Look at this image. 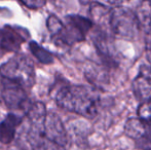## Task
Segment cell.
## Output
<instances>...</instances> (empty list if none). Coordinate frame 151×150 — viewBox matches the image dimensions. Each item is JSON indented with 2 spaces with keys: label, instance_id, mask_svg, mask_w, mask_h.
Returning <instances> with one entry per match:
<instances>
[{
  "label": "cell",
  "instance_id": "6da1fadb",
  "mask_svg": "<svg viewBox=\"0 0 151 150\" xmlns=\"http://www.w3.org/2000/svg\"><path fill=\"white\" fill-rule=\"evenodd\" d=\"M28 141L33 150H65L68 138L60 117L47 113L44 104L36 102L28 109Z\"/></svg>",
  "mask_w": 151,
  "mask_h": 150
},
{
  "label": "cell",
  "instance_id": "7a4b0ae2",
  "mask_svg": "<svg viewBox=\"0 0 151 150\" xmlns=\"http://www.w3.org/2000/svg\"><path fill=\"white\" fill-rule=\"evenodd\" d=\"M57 104L70 112L86 118H93L99 113V96L84 85H65L56 96Z\"/></svg>",
  "mask_w": 151,
  "mask_h": 150
},
{
  "label": "cell",
  "instance_id": "3957f363",
  "mask_svg": "<svg viewBox=\"0 0 151 150\" xmlns=\"http://www.w3.org/2000/svg\"><path fill=\"white\" fill-rule=\"evenodd\" d=\"M0 75L30 88L35 83V70L32 62L27 57L16 56L0 66Z\"/></svg>",
  "mask_w": 151,
  "mask_h": 150
},
{
  "label": "cell",
  "instance_id": "277c9868",
  "mask_svg": "<svg viewBox=\"0 0 151 150\" xmlns=\"http://www.w3.org/2000/svg\"><path fill=\"white\" fill-rule=\"evenodd\" d=\"M108 24L114 35L124 39L136 38L140 30L135 12L122 6H116L110 10Z\"/></svg>",
  "mask_w": 151,
  "mask_h": 150
},
{
  "label": "cell",
  "instance_id": "5b68a950",
  "mask_svg": "<svg viewBox=\"0 0 151 150\" xmlns=\"http://www.w3.org/2000/svg\"><path fill=\"white\" fill-rule=\"evenodd\" d=\"M1 98L10 110L24 109L28 102L26 88L18 82L3 77L1 81Z\"/></svg>",
  "mask_w": 151,
  "mask_h": 150
},
{
  "label": "cell",
  "instance_id": "8992f818",
  "mask_svg": "<svg viewBox=\"0 0 151 150\" xmlns=\"http://www.w3.org/2000/svg\"><path fill=\"white\" fill-rule=\"evenodd\" d=\"M133 90L139 101L151 98V65H142L133 80Z\"/></svg>",
  "mask_w": 151,
  "mask_h": 150
},
{
  "label": "cell",
  "instance_id": "52a82bcc",
  "mask_svg": "<svg viewBox=\"0 0 151 150\" xmlns=\"http://www.w3.org/2000/svg\"><path fill=\"white\" fill-rule=\"evenodd\" d=\"M25 40V34L18 28L5 26L0 30V50L3 52H17Z\"/></svg>",
  "mask_w": 151,
  "mask_h": 150
},
{
  "label": "cell",
  "instance_id": "ba28073f",
  "mask_svg": "<svg viewBox=\"0 0 151 150\" xmlns=\"http://www.w3.org/2000/svg\"><path fill=\"white\" fill-rule=\"evenodd\" d=\"M22 118L14 113H8L0 122V142L9 144L16 136L17 128L22 123Z\"/></svg>",
  "mask_w": 151,
  "mask_h": 150
},
{
  "label": "cell",
  "instance_id": "9c48e42d",
  "mask_svg": "<svg viewBox=\"0 0 151 150\" xmlns=\"http://www.w3.org/2000/svg\"><path fill=\"white\" fill-rule=\"evenodd\" d=\"M136 18L139 23L140 29L146 33L151 31V0H141L136 8Z\"/></svg>",
  "mask_w": 151,
  "mask_h": 150
},
{
  "label": "cell",
  "instance_id": "30bf717a",
  "mask_svg": "<svg viewBox=\"0 0 151 150\" xmlns=\"http://www.w3.org/2000/svg\"><path fill=\"white\" fill-rule=\"evenodd\" d=\"M146 126H147V123L141 120L139 117H133L127 120L123 130H124V134L129 138L137 141L143 136L146 130Z\"/></svg>",
  "mask_w": 151,
  "mask_h": 150
},
{
  "label": "cell",
  "instance_id": "8fae6325",
  "mask_svg": "<svg viewBox=\"0 0 151 150\" xmlns=\"http://www.w3.org/2000/svg\"><path fill=\"white\" fill-rule=\"evenodd\" d=\"M29 48H30L32 54L34 55V57L39 62L43 63V64H50V63H52V60H54L52 55L48 50H46L44 47L40 46L37 42L31 41L29 43Z\"/></svg>",
  "mask_w": 151,
  "mask_h": 150
},
{
  "label": "cell",
  "instance_id": "7c38bea8",
  "mask_svg": "<svg viewBox=\"0 0 151 150\" xmlns=\"http://www.w3.org/2000/svg\"><path fill=\"white\" fill-rule=\"evenodd\" d=\"M138 117L146 123H151V98L141 101L137 109Z\"/></svg>",
  "mask_w": 151,
  "mask_h": 150
},
{
  "label": "cell",
  "instance_id": "4fadbf2b",
  "mask_svg": "<svg viewBox=\"0 0 151 150\" xmlns=\"http://www.w3.org/2000/svg\"><path fill=\"white\" fill-rule=\"evenodd\" d=\"M136 146L142 150H151V123H147L143 136L136 141Z\"/></svg>",
  "mask_w": 151,
  "mask_h": 150
},
{
  "label": "cell",
  "instance_id": "5bb4252c",
  "mask_svg": "<svg viewBox=\"0 0 151 150\" xmlns=\"http://www.w3.org/2000/svg\"><path fill=\"white\" fill-rule=\"evenodd\" d=\"M23 3L26 6H28L29 8H34V9H37L40 8L45 4L46 0H21Z\"/></svg>",
  "mask_w": 151,
  "mask_h": 150
},
{
  "label": "cell",
  "instance_id": "9a60e30c",
  "mask_svg": "<svg viewBox=\"0 0 151 150\" xmlns=\"http://www.w3.org/2000/svg\"><path fill=\"white\" fill-rule=\"evenodd\" d=\"M145 52H146V58H147L148 62L151 65V31L147 33V36L145 39Z\"/></svg>",
  "mask_w": 151,
  "mask_h": 150
},
{
  "label": "cell",
  "instance_id": "2e32d148",
  "mask_svg": "<svg viewBox=\"0 0 151 150\" xmlns=\"http://www.w3.org/2000/svg\"><path fill=\"white\" fill-rule=\"evenodd\" d=\"M108 2H109L110 4H112V5H114L116 7V6H120L121 4L123 3V2H125L127 0H107Z\"/></svg>",
  "mask_w": 151,
  "mask_h": 150
}]
</instances>
